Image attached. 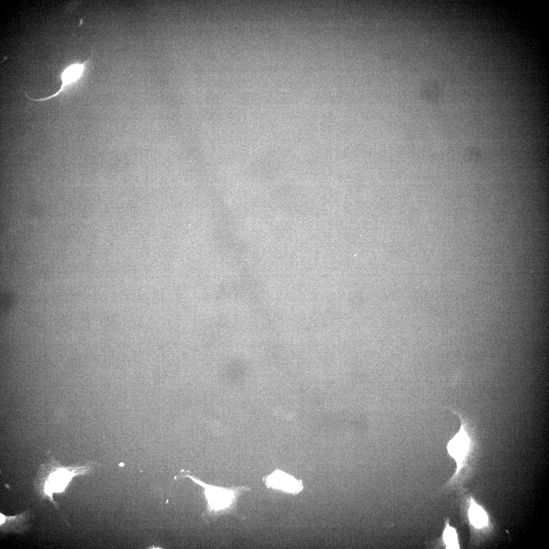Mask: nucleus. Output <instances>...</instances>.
Instances as JSON below:
<instances>
[{"label": "nucleus", "instance_id": "obj_1", "mask_svg": "<svg viewBox=\"0 0 549 549\" xmlns=\"http://www.w3.org/2000/svg\"><path fill=\"white\" fill-rule=\"evenodd\" d=\"M460 420L458 432L448 441L446 448L449 455L456 462V469L453 478H455L472 454L474 447V432L468 420L461 413L449 409Z\"/></svg>", "mask_w": 549, "mask_h": 549}, {"label": "nucleus", "instance_id": "obj_2", "mask_svg": "<svg viewBox=\"0 0 549 549\" xmlns=\"http://www.w3.org/2000/svg\"><path fill=\"white\" fill-rule=\"evenodd\" d=\"M184 477L191 478L194 482L204 489V495L207 502V510L211 514H219L227 511L234 506L241 491L247 490L245 487L223 488L206 484L199 479L186 475Z\"/></svg>", "mask_w": 549, "mask_h": 549}, {"label": "nucleus", "instance_id": "obj_3", "mask_svg": "<svg viewBox=\"0 0 549 549\" xmlns=\"http://www.w3.org/2000/svg\"><path fill=\"white\" fill-rule=\"evenodd\" d=\"M89 62V59L81 63L79 62H75L70 64L64 68L60 75L62 81L61 85L58 90L54 94L47 97L40 99L30 98L27 94H25V97L28 100L35 102H43L56 98L67 90L68 87L77 82L82 77Z\"/></svg>", "mask_w": 549, "mask_h": 549}, {"label": "nucleus", "instance_id": "obj_4", "mask_svg": "<svg viewBox=\"0 0 549 549\" xmlns=\"http://www.w3.org/2000/svg\"><path fill=\"white\" fill-rule=\"evenodd\" d=\"M267 487L279 489L286 492L294 493L301 488V483L292 476L281 471L276 470L264 478Z\"/></svg>", "mask_w": 549, "mask_h": 549}, {"label": "nucleus", "instance_id": "obj_5", "mask_svg": "<svg viewBox=\"0 0 549 549\" xmlns=\"http://www.w3.org/2000/svg\"><path fill=\"white\" fill-rule=\"evenodd\" d=\"M468 517L470 524L476 529L489 526V520L485 510L473 499L470 500Z\"/></svg>", "mask_w": 549, "mask_h": 549}, {"label": "nucleus", "instance_id": "obj_6", "mask_svg": "<svg viewBox=\"0 0 549 549\" xmlns=\"http://www.w3.org/2000/svg\"><path fill=\"white\" fill-rule=\"evenodd\" d=\"M72 473L66 469L57 470L51 475L49 483L47 484L46 491L48 494L54 492H60L64 490L68 481L72 476Z\"/></svg>", "mask_w": 549, "mask_h": 549}, {"label": "nucleus", "instance_id": "obj_7", "mask_svg": "<svg viewBox=\"0 0 549 549\" xmlns=\"http://www.w3.org/2000/svg\"><path fill=\"white\" fill-rule=\"evenodd\" d=\"M443 539L447 548H459L458 534L455 529L448 522L443 531Z\"/></svg>", "mask_w": 549, "mask_h": 549}]
</instances>
